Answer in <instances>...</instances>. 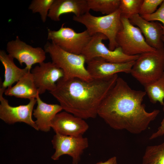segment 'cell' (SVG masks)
<instances>
[{"mask_svg": "<svg viewBox=\"0 0 164 164\" xmlns=\"http://www.w3.org/2000/svg\"><path fill=\"white\" fill-rule=\"evenodd\" d=\"M146 92L132 89L122 78L116 82L101 103L98 115L111 127L138 134L146 130L160 112H148L142 103Z\"/></svg>", "mask_w": 164, "mask_h": 164, "instance_id": "cell-1", "label": "cell"}, {"mask_svg": "<svg viewBox=\"0 0 164 164\" xmlns=\"http://www.w3.org/2000/svg\"><path fill=\"white\" fill-rule=\"evenodd\" d=\"M118 77L117 74L90 81L63 77L50 92L65 111L84 119L94 118L98 115L101 103Z\"/></svg>", "mask_w": 164, "mask_h": 164, "instance_id": "cell-2", "label": "cell"}, {"mask_svg": "<svg viewBox=\"0 0 164 164\" xmlns=\"http://www.w3.org/2000/svg\"><path fill=\"white\" fill-rule=\"evenodd\" d=\"M121 18L118 9L111 14L102 16H95L88 12L79 16L74 15L73 19L84 25L91 36L97 33L105 36L109 40L108 48L113 50L118 47L116 37L122 27Z\"/></svg>", "mask_w": 164, "mask_h": 164, "instance_id": "cell-3", "label": "cell"}, {"mask_svg": "<svg viewBox=\"0 0 164 164\" xmlns=\"http://www.w3.org/2000/svg\"><path fill=\"white\" fill-rule=\"evenodd\" d=\"M44 50L50 55L52 62L63 70L64 78L76 77L86 81L93 79L85 66L86 60L82 54L67 52L48 41L44 46Z\"/></svg>", "mask_w": 164, "mask_h": 164, "instance_id": "cell-4", "label": "cell"}, {"mask_svg": "<svg viewBox=\"0 0 164 164\" xmlns=\"http://www.w3.org/2000/svg\"><path fill=\"white\" fill-rule=\"evenodd\" d=\"M164 73V47L139 55L130 73L144 86L159 79Z\"/></svg>", "mask_w": 164, "mask_h": 164, "instance_id": "cell-5", "label": "cell"}, {"mask_svg": "<svg viewBox=\"0 0 164 164\" xmlns=\"http://www.w3.org/2000/svg\"><path fill=\"white\" fill-rule=\"evenodd\" d=\"M122 27L117 33L116 41L118 47L129 56L139 55L156 49L146 42L140 29L131 23L128 19L121 16Z\"/></svg>", "mask_w": 164, "mask_h": 164, "instance_id": "cell-6", "label": "cell"}, {"mask_svg": "<svg viewBox=\"0 0 164 164\" xmlns=\"http://www.w3.org/2000/svg\"><path fill=\"white\" fill-rule=\"evenodd\" d=\"M64 23L57 30L47 29L48 40L67 52L81 54L92 36L86 30L77 32L71 28L65 27Z\"/></svg>", "mask_w": 164, "mask_h": 164, "instance_id": "cell-7", "label": "cell"}, {"mask_svg": "<svg viewBox=\"0 0 164 164\" xmlns=\"http://www.w3.org/2000/svg\"><path fill=\"white\" fill-rule=\"evenodd\" d=\"M107 39V37L102 33H97L92 36L81 54L84 56L86 62L95 58L101 57L109 62L125 63L135 61L138 58L139 55L125 54L119 46L113 50H110L102 42Z\"/></svg>", "mask_w": 164, "mask_h": 164, "instance_id": "cell-8", "label": "cell"}, {"mask_svg": "<svg viewBox=\"0 0 164 164\" xmlns=\"http://www.w3.org/2000/svg\"><path fill=\"white\" fill-rule=\"evenodd\" d=\"M51 142L55 150L51 159L57 160L61 156L67 155L71 157L72 164H78L82 155L89 146L87 138L83 135L73 136L56 133Z\"/></svg>", "mask_w": 164, "mask_h": 164, "instance_id": "cell-9", "label": "cell"}, {"mask_svg": "<svg viewBox=\"0 0 164 164\" xmlns=\"http://www.w3.org/2000/svg\"><path fill=\"white\" fill-rule=\"evenodd\" d=\"M6 89L2 86L0 88V118L9 125L17 122H23L38 131L35 121L32 118L34 107L37 103L36 98L29 100L26 105L13 107L3 96Z\"/></svg>", "mask_w": 164, "mask_h": 164, "instance_id": "cell-10", "label": "cell"}, {"mask_svg": "<svg viewBox=\"0 0 164 164\" xmlns=\"http://www.w3.org/2000/svg\"><path fill=\"white\" fill-rule=\"evenodd\" d=\"M8 54L16 59L20 65L24 63L26 67L31 70L32 65L43 62L46 58V53L41 47H34L21 40L18 36L9 41L6 45Z\"/></svg>", "mask_w": 164, "mask_h": 164, "instance_id": "cell-11", "label": "cell"}, {"mask_svg": "<svg viewBox=\"0 0 164 164\" xmlns=\"http://www.w3.org/2000/svg\"><path fill=\"white\" fill-rule=\"evenodd\" d=\"M31 70L35 85L39 94L56 87L57 82L64 77L63 70L53 62H43Z\"/></svg>", "mask_w": 164, "mask_h": 164, "instance_id": "cell-12", "label": "cell"}, {"mask_svg": "<svg viewBox=\"0 0 164 164\" xmlns=\"http://www.w3.org/2000/svg\"><path fill=\"white\" fill-rule=\"evenodd\" d=\"M51 128L56 133L77 136L83 135L89 126L84 119L64 111L56 114L52 121Z\"/></svg>", "mask_w": 164, "mask_h": 164, "instance_id": "cell-13", "label": "cell"}, {"mask_svg": "<svg viewBox=\"0 0 164 164\" xmlns=\"http://www.w3.org/2000/svg\"><path fill=\"white\" fill-rule=\"evenodd\" d=\"M135 61L114 63L107 61L102 58L96 57L86 62V68L93 79H103L118 73H130Z\"/></svg>", "mask_w": 164, "mask_h": 164, "instance_id": "cell-14", "label": "cell"}, {"mask_svg": "<svg viewBox=\"0 0 164 164\" xmlns=\"http://www.w3.org/2000/svg\"><path fill=\"white\" fill-rule=\"evenodd\" d=\"M129 20L133 25L138 26L149 46L156 49L164 47V31L161 24L157 22L148 21L139 14L133 16Z\"/></svg>", "mask_w": 164, "mask_h": 164, "instance_id": "cell-15", "label": "cell"}, {"mask_svg": "<svg viewBox=\"0 0 164 164\" xmlns=\"http://www.w3.org/2000/svg\"><path fill=\"white\" fill-rule=\"evenodd\" d=\"M87 0H54L48 17L55 21L60 20L63 14L73 13L79 16L89 12Z\"/></svg>", "mask_w": 164, "mask_h": 164, "instance_id": "cell-16", "label": "cell"}, {"mask_svg": "<svg viewBox=\"0 0 164 164\" xmlns=\"http://www.w3.org/2000/svg\"><path fill=\"white\" fill-rule=\"evenodd\" d=\"M36 99L37 105L33 110V114L38 131L48 132L51 129L52 121L57 114L63 109L60 104H48L42 100L38 95Z\"/></svg>", "mask_w": 164, "mask_h": 164, "instance_id": "cell-17", "label": "cell"}, {"mask_svg": "<svg viewBox=\"0 0 164 164\" xmlns=\"http://www.w3.org/2000/svg\"><path fill=\"white\" fill-rule=\"evenodd\" d=\"M5 95L31 100L39 95L35 85L31 71L20 79L15 85L7 88L5 91Z\"/></svg>", "mask_w": 164, "mask_h": 164, "instance_id": "cell-18", "label": "cell"}, {"mask_svg": "<svg viewBox=\"0 0 164 164\" xmlns=\"http://www.w3.org/2000/svg\"><path fill=\"white\" fill-rule=\"evenodd\" d=\"M0 60L5 69L4 80L0 85L5 89L12 87L31 71L26 67L23 69L18 67L15 64L14 58L3 50L0 51Z\"/></svg>", "mask_w": 164, "mask_h": 164, "instance_id": "cell-19", "label": "cell"}, {"mask_svg": "<svg viewBox=\"0 0 164 164\" xmlns=\"http://www.w3.org/2000/svg\"><path fill=\"white\" fill-rule=\"evenodd\" d=\"M145 91L153 104L164 105V73L159 79L144 86Z\"/></svg>", "mask_w": 164, "mask_h": 164, "instance_id": "cell-20", "label": "cell"}, {"mask_svg": "<svg viewBox=\"0 0 164 164\" xmlns=\"http://www.w3.org/2000/svg\"><path fill=\"white\" fill-rule=\"evenodd\" d=\"M141 164H164V142L157 145L148 146Z\"/></svg>", "mask_w": 164, "mask_h": 164, "instance_id": "cell-21", "label": "cell"}, {"mask_svg": "<svg viewBox=\"0 0 164 164\" xmlns=\"http://www.w3.org/2000/svg\"><path fill=\"white\" fill-rule=\"evenodd\" d=\"M90 10L100 12L106 15L119 9L120 0H87Z\"/></svg>", "mask_w": 164, "mask_h": 164, "instance_id": "cell-22", "label": "cell"}, {"mask_svg": "<svg viewBox=\"0 0 164 164\" xmlns=\"http://www.w3.org/2000/svg\"><path fill=\"white\" fill-rule=\"evenodd\" d=\"M143 0H120L119 9L121 16L129 19L139 14Z\"/></svg>", "mask_w": 164, "mask_h": 164, "instance_id": "cell-23", "label": "cell"}, {"mask_svg": "<svg viewBox=\"0 0 164 164\" xmlns=\"http://www.w3.org/2000/svg\"><path fill=\"white\" fill-rule=\"evenodd\" d=\"M54 0H33L28 9L33 13H39L42 21L46 22L49 11Z\"/></svg>", "mask_w": 164, "mask_h": 164, "instance_id": "cell-24", "label": "cell"}, {"mask_svg": "<svg viewBox=\"0 0 164 164\" xmlns=\"http://www.w3.org/2000/svg\"><path fill=\"white\" fill-rule=\"evenodd\" d=\"M163 0H143L139 14L140 16L149 15L155 12L158 6L160 5Z\"/></svg>", "mask_w": 164, "mask_h": 164, "instance_id": "cell-25", "label": "cell"}, {"mask_svg": "<svg viewBox=\"0 0 164 164\" xmlns=\"http://www.w3.org/2000/svg\"><path fill=\"white\" fill-rule=\"evenodd\" d=\"M143 18L148 21H158L163 24L164 31V0L160 5V7L152 14L141 16Z\"/></svg>", "mask_w": 164, "mask_h": 164, "instance_id": "cell-26", "label": "cell"}, {"mask_svg": "<svg viewBox=\"0 0 164 164\" xmlns=\"http://www.w3.org/2000/svg\"><path fill=\"white\" fill-rule=\"evenodd\" d=\"M162 110L164 112V105L163 106ZM164 135V117L161 123V125L158 128L157 131L152 133L149 138L150 140H152L161 136Z\"/></svg>", "mask_w": 164, "mask_h": 164, "instance_id": "cell-27", "label": "cell"}, {"mask_svg": "<svg viewBox=\"0 0 164 164\" xmlns=\"http://www.w3.org/2000/svg\"><path fill=\"white\" fill-rule=\"evenodd\" d=\"M96 164H117V159L116 156H113L105 162L101 161Z\"/></svg>", "mask_w": 164, "mask_h": 164, "instance_id": "cell-28", "label": "cell"}, {"mask_svg": "<svg viewBox=\"0 0 164 164\" xmlns=\"http://www.w3.org/2000/svg\"><path fill=\"white\" fill-rule=\"evenodd\" d=\"M163 42H164V36L163 37Z\"/></svg>", "mask_w": 164, "mask_h": 164, "instance_id": "cell-29", "label": "cell"}]
</instances>
